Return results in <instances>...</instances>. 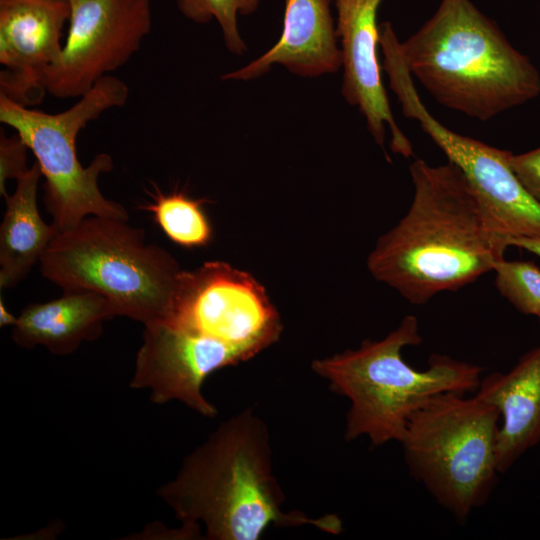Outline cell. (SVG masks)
I'll return each instance as SVG.
<instances>
[{
    "label": "cell",
    "mask_w": 540,
    "mask_h": 540,
    "mask_svg": "<svg viewBox=\"0 0 540 540\" xmlns=\"http://www.w3.org/2000/svg\"><path fill=\"white\" fill-rule=\"evenodd\" d=\"M42 275L63 289L104 296L116 316L143 325L162 321L181 269L127 220L90 215L60 231L40 259Z\"/></svg>",
    "instance_id": "5"
},
{
    "label": "cell",
    "mask_w": 540,
    "mask_h": 540,
    "mask_svg": "<svg viewBox=\"0 0 540 540\" xmlns=\"http://www.w3.org/2000/svg\"><path fill=\"white\" fill-rule=\"evenodd\" d=\"M116 316L109 301L92 291H70L55 300L26 306L12 326L14 342L23 348L43 346L67 355L84 341L97 339L103 323Z\"/></svg>",
    "instance_id": "16"
},
{
    "label": "cell",
    "mask_w": 540,
    "mask_h": 540,
    "mask_svg": "<svg viewBox=\"0 0 540 540\" xmlns=\"http://www.w3.org/2000/svg\"><path fill=\"white\" fill-rule=\"evenodd\" d=\"M509 165L528 193L540 203V147L508 156Z\"/></svg>",
    "instance_id": "22"
},
{
    "label": "cell",
    "mask_w": 540,
    "mask_h": 540,
    "mask_svg": "<svg viewBox=\"0 0 540 540\" xmlns=\"http://www.w3.org/2000/svg\"><path fill=\"white\" fill-rule=\"evenodd\" d=\"M17 321V317L13 316L8 309L6 308L3 300H0V325L1 326H7L11 325L13 326Z\"/></svg>",
    "instance_id": "24"
},
{
    "label": "cell",
    "mask_w": 540,
    "mask_h": 540,
    "mask_svg": "<svg viewBox=\"0 0 540 540\" xmlns=\"http://www.w3.org/2000/svg\"><path fill=\"white\" fill-rule=\"evenodd\" d=\"M29 148L18 134L7 136L3 132L0 137V193H7L8 179H19L27 173V152Z\"/></svg>",
    "instance_id": "21"
},
{
    "label": "cell",
    "mask_w": 540,
    "mask_h": 540,
    "mask_svg": "<svg viewBox=\"0 0 540 540\" xmlns=\"http://www.w3.org/2000/svg\"><path fill=\"white\" fill-rule=\"evenodd\" d=\"M68 32L48 69L47 93L81 97L123 66L141 47L152 25L151 0H69Z\"/></svg>",
    "instance_id": "10"
},
{
    "label": "cell",
    "mask_w": 540,
    "mask_h": 540,
    "mask_svg": "<svg viewBox=\"0 0 540 540\" xmlns=\"http://www.w3.org/2000/svg\"><path fill=\"white\" fill-rule=\"evenodd\" d=\"M69 17V0H0L1 95L27 107L41 103Z\"/></svg>",
    "instance_id": "12"
},
{
    "label": "cell",
    "mask_w": 540,
    "mask_h": 540,
    "mask_svg": "<svg viewBox=\"0 0 540 540\" xmlns=\"http://www.w3.org/2000/svg\"><path fill=\"white\" fill-rule=\"evenodd\" d=\"M495 286L519 312L540 314V269L531 261L499 259L493 267Z\"/></svg>",
    "instance_id": "20"
},
{
    "label": "cell",
    "mask_w": 540,
    "mask_h": 540,
    "mask_svg": "<svg viewBox=\"0 0 540 540\" xmlns=\"http://www.w3.org/2000/svg\"><path fill=\"white\" fill-rule=\"evenodd\" d=\"M507 248L510 246H514L517 248H521L524 250H527L540 259V238H528V237H519V238H511L506 241Z\"/></svg>",
    "instance_id": "23"
},
{
    "label": "cell",
    "mask_w": 540,
    "mask_h": 540,
    "mask_svg": "<svg viewBox=\"0 0 540 540\" xmlns=\"http://www.w3.org/2000/svg\"><path fill=\"white\" fill-rule=\"evenodd\" d=\"M267 424L252 408L223 421L157 490L192 539L258 540L272 527L311 525L342 531L334 514L310 518L284 511L285 495L272 466Z\"/></svg>",
    "instance_id": "1"
},
{
    "label": "cell",
    "mask_w": 540,
    "mask_h": 540,
    "mask_svg": "<svg viewBox=\"0 0 540 540\" xmlns=\"http://www.w3.org/2000/svg\"><path fill=\"white\" fill-rule=\"evenodd\" d=\"M412 76L444 107L487 121L540 94V73L470 0H441L400 42Z\"/></svg>",
    "instance_id": "3"
},
{
    "label": "cell",
    "mask_w": 540,
    "mask_h": 540,
    "mask_svg": "<svg viewBox=\"0 0 540 540\" xmlns=\"http://www.w3.org/2000/svg\"><path fill=\"white\" fill-rule=\"evenodd\" d=\"M247 360L241 351L221 341L164 322L150 323L144 325L130 387L148 389L154 403L175 400L203 417L214 418L218 410L202 393L204 381L219 369Z\"/></svg>",
    "instance_id": "11"
},
{
    "label": "cell",
    "mask_w": 540,
    "mask_h": 540,
    "mask_svg": "<svg viewBox=\"0 0 540 540\" xmlns=\"http://www.w3.org/2000/svg\"><path fill=\"white\" fill-rule=\"evenodd\" d=\"M282 33L277 43L246 66L222 75L224 80H250L281 64L294 74L316 77L342 67L332 0H284Z\"/></svg>",
    "instance_id": "14"
},
{
    "label": "cell",
    "mask_w": 540,
    "mask_h": 540,
    "mask_svg": "<svg viewBox=\"0 0 540 540\" xmlns=\"http://www.w3.org/2000/svg\"><path fill=\"white\" fill-rule=\"evenodd\" d=\"M382 1L334 0L344 70L341 93L350 105L359 108L378 145L384 149L388 127L392 151L408 158L413 154L412 145L394 119L381 77L377 14Z\"/></svg>",
    "instance_id": "13"
},
{
    "label": "cell",
    "mask_w": 540,
    "mask_h": 540,
    "mask_svg": "<svg viewBox=\"0 0 540 540\" xmlns=\"http://www.w3.org/2000/svg\"><path fill=\"white\" fill-rule=\"evenodd\" d=\"M474 394L500 413L496 458L498 472L505 473L540 442V346L508 372L482 377Z\"/></svg>",
    "instance_id": "15"
},
{
    "label": "cell",
    "mask_w": 540,
    "mask_h": 540,
    "mask_svg": "<svg viewBox=\"0 0 540 540\" xmlns=\"http://www.w3.org/2000/svg\"><path fill=\"white\" fill-rule=\"evenodd\" d=\"M155 190L153 202L143 208L153 214L165 235L182 247L206 246L212 239V227L203 210L205 200L192 199L183 192Z\"/></svg>",
    "instance_id": "18"
},
{
    "label": "cell",
    "mask_w": 540,
    "mask_h": 540,
    "mask_svg": "<svg viewBox=\"0 0 540 540\" xmlns=\"http://www.w3.org/2000/svg\"><path fill=\"white\" fill-rule=\"evenodd\" d=\"M128 95V86L111 75L59 113L32 109L0 94V121L14 129L34 154L45 179L44 203L59 231L89 215L128 220L125 207L107 199L98 187L100 174L113 168L111 156L100 153L84 167L76 150L79 132L104 111L123 106Z\"/></svg>",
    "instance_id": "7"
},
{
    "label": "cell",
    "mask_w": 540,
    "mask_h": 540,
    "mask_svg": "<svg viewBox=\"0 0 540 540\" xmlns=\"http://www.w3.org/2000/svg\"><path fill=\"white\" fill-rule=\"evenodd\" d=\"M421 343L418 319L407 315L381 340H365L357 349L313 361L312 370L350 401L345 440L366 436L372 446L400 443L410 416L427 399L477 390L481 366L443 354L431 355L424 370L410 366L402 350Z\"/></svg>",
    "instance_id": "4"
},
{
    "label": "cell",
    "mask_w": 540,
    "mask_h": 540,
    "mask_svg": "<svg viewBox=\"0 0 540 540\" xmlns=\"http://www.w3.org/2000/svg\"><path fill=\"white\" fill-rule=\"evenodd\" d=\"M383 64L404 116L418 121L448 161L462 171L491 231L505 246L511 238H540V203L512 171L510 151L461 135L439 122L422 102L398 50L387 52Z\"/></svg>",
    "instance_id": "8"
},
{
    "label": "cell",
    "mask_w": 540,
    "mask_h": 540,
    "mask_svg": "<svg viewBox=\"0 0 540 540\" xmlns=\"http://www.w3.org/2000/svg\"><path fill=\"white\" fill-rule=\"evenodd\" d=\"M500 413L474 393L436 394L410 416L401 440L410 475L460 523L495 487Z\"/></svg>",
    "instance_id": "6"
},
{
    "label": "cell",
    "mask_w": 540,
    "mask_h": 540,
    "mask_svg": "<svg viewBox=\"0 0 540 540\" xmlns=\"http://www.w3.org/2000/svg\"><path fill=\"white\" fill-rule=\"evenodd\" d=\"M538 319L540 320V314H539V316H538Z\"/></svg>",
    "instance_id": "25"
},
{
    "label": "cell",
    "mask_w": 540,
    "mask_h": 540,
    "mask_svg": "<svg viewBox=\"0 0 540 540\" xmlns=\"http://www.w3.org/2000/svg\"><path fill=\"white\" fill-rule=\"evenodd\" d=\"M159 322L226 343L248 360L277 342L283 328L265 288L223 261L182 270L168 312Z\"/></svg>",
    "instance_id": "9"
},
{
    "label": "cell",
    "mask_w": 540,
    "mask_h": 540,
    "mask_svg": "<svg viewBox=\"0 0 540 540\" xmlns=\"http://www.w3.org/2000/svg\"><path fill=\"white\" fill-rule=\"evenodd\" d=\"M260 0H176L178 10L195 23L216 20L222 31L227 49L234 54L246 52L237 23L238 15L256 11Z\"/></svg>",
    "instance_id": "19"
},
{
    "label": "cell",
    "mask_w": 540,
    "mask_h": 540,
    "mask_svg": "<svg viewBox=\"0 0 540 540\" xmlns=\"http://www.w3.org/2000/svg\"><path fill=\"white\" fill-rule=\"evenodd\" d=\"M42 174L35 161L27 173L17 179L12 195L4 196L6 210L0 227V288L19 284L60 232L46 224L37 205L38 184Z\"/></svg>",
    "instance_id": "17"
},
{
    "label": "cell",
    "mask_w": 540,
    "mask_h": 540,
    "mask_svg": "<svg viewBox=\"0 0 540 540\" xmlns=\"http://www.w3.org/2000/svg\"><path fill=\"white\" fill-rule=\"evenodd\" d=\"M413 198L405 216L368 256L372 276L414 305L493 271L506 246L489 228L462 171L451 161L409 167Z\"/></svg>",
    "instance_id": "2"
}]
</instances>
